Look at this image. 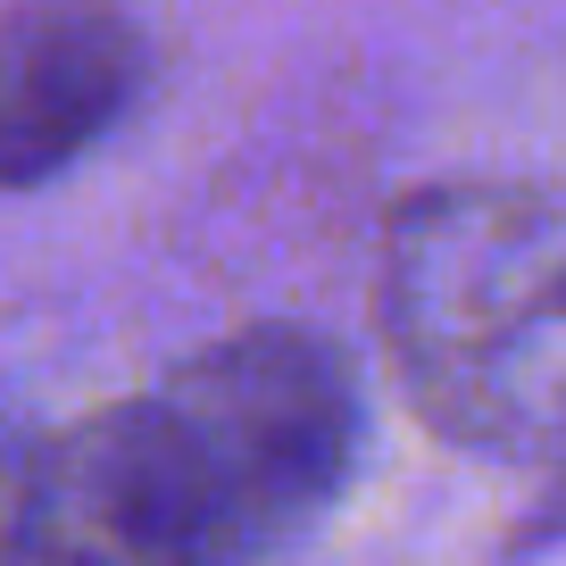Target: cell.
I'll return each mask as SVG.
<instances>
[{"mask_svg": "<svg viewBox=\"0 0 566 566\" xmlns=\"http://www.w3.org/2000/svg\"><path fill=\"white\" fill-rule=\"evenodd\" d=\"M375 325L400 391L467 450H566V200L500 176L391 209Z\"/></svg>", "mask_w": 566, "mask_h": 566, "instance_id": "obj_1", "label": "cell"}, {"mask_svg": "<svg viewBox=\"0 0 566 566\" xmlns=\"http://www.w3.org/2000/svg\"><path fill=\"white\" fill-rule=\"evenodd\" d=\"M159 433L217 566H259L308 533L358 459V375L317 325H233L159 391Z\"/></svg>", "mask_w": 566, "mask_h": 566, "instance_id": "obj_2", "label": "cell"}, {"mask_svg": "<svg viewBox=\"0 0 566 566\" xmlns=\"http://www.w3.org/2000/svg\"><path fill=\"white\" fill-rule=\"evenodd\" d=\"M0 566H217L150 391L34 442Z\"/></svg>", "mask_w": 566, "mask_h": 566, "instance_id": "obj_3", "label": "cell"}, {"mask_svg": "<svg viewBox=\"0 0 566 566\" xmlns=\"http://www.w3.org/2000/svg\"><path fill=\"white\" fill-rule=\"evenodd\" d=\"M142 92L125 0H0V192L67 176Z\"/></svg>", "mask_w": 566, "mask_h": 566, "instance_id": "obj_4", "label": "cell"}, {"mask_svg": "<svg viewBox=\"0 0 566 566\" xmlns=\"http://www.w3.org/2000/svg\"><path fill=\"white\" fill-rule=\"evenodd\" d=\"M25 467H34V442H25L18 424H9V408H0V542H9V516H18Z\"/></svg>", "mask_w": 566, "mask_h": 566, "instance_id": "obj_5", "label": "cell"}, {"mask_svg": "<svg viewBox=\"0 0 566 566\" xmlns=\"http://www.w3.org/2000/svg\"><path fill=\"white\" fill-rule=\"evenodd\" d=\"M549 525H566V450H558V492H549Z\"/></svg>", "mask_w": 566, "mask_h": 566, "instance_id": "obj_6", "label": "cell"}]
</instances>
